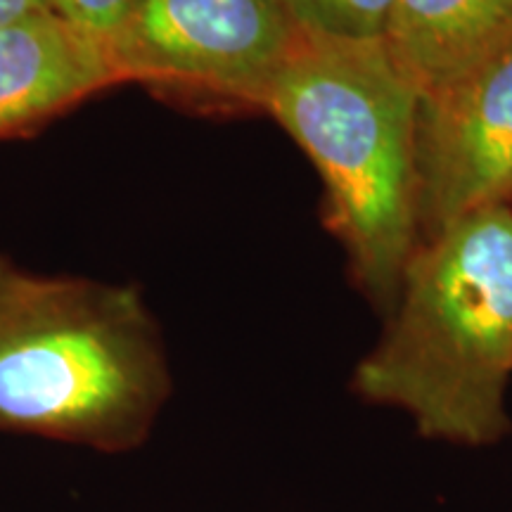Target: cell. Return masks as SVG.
<instances>
[{
	"label": "cell",
	"instance_id": "cell-8",
	"mask_svg": "<svg viewBox=\"0 0 512 512\" xmlns=\"http://www.w3.org/2000/svg\"><path fill=\"white\" fill-rule=\"evenodd\" d=\"M394 0H290L297 29L342 41L384 38Z\"/></svg>",
	"mask_w": 512,
	"mask_h": 512
},
{
	"label": "cell",
	"instance_id": "cell-9",
	"mask_svg": "<svg viewBox=\"0 0 512 512\" xmlns=\"http://www.w3.org/2000/svg\"><path fill=\"white\" fill-rule=\"evenodd\" d=\"M43 5L69 27L110 46L138 0H43Z\"/></svg>",
	"mask_w": 512,
	"mask_h": 512
},
{
	"label": "cell",
	"instance_id": "cell-5",
	"mask_svg": "<svg viewBox=\"0 0 512 512\" xmlns=\"http://www.w3.org/2000/svg\"><path fill=\"white\" fill-rule=\"evenodd\" d=\"M420 242L512 200V43L422 93L415 119ZM418 242V245H420Z\"/></svg>",
	"mask_w": 512,
	"mask_h": 512
},
{
	"label": "cell",
	"instance_id": "cell-3",
	"mask_svg": "<svg viewBox=\"0 0 512 512\" xmlns=\"http://www.w3.org/2000/svg\"><path fill=\"white\" fill-rule=\"evenodd\" d=\"M420 93L384 38L342 41L299 29L264 112L325 185V219L356 283L392 309L420 242L415 119Z\"/></svg>",
	"mask_w": 512,
	"mask_h": 512
},
{
	"label": "cell",
	"instance_id": "cell-2",
	"mask_svg": "<svg viewBox=\"0 0 512 512\" xmlns=\"http://www.w3.org/2000/svg\"><path fill=\"white\" fill-rule=\"evenodd\" d=\"M510 380L512 204H496L415 247L351 389L422 439L489 448L512 432Z\"/></svg>",
	"mask_w": 512,
	"mask_h": 512
},
{
	"label": "cell",
	"instance_id": "cell-6",
	"mask_svg": "<svg viewBox=\"0 0 512 512\" xmlns=\"http://www.w3.org/2000/svg\"><path fill=\"white\" fill-rule=\"evenodd\" d=\"M121 83L107 43L50 10L0 27V138L34 131Z\"/></svg>",
	"mask_w": 512,
	"mask_h": 512
},
{
	"label": "cell",
	"instance_id": "cell-10",
	"mask_svg": "<svg viewBox=\"0 0 512 512\" xmlns=\"http://www.w3.org/2000/svg\"><path fill=\"white\" fill-rule=\"evenodd\" d=\"M36 10H46L43 0H0V27Z\"/></svg>",
	"mask_w": 512,
	"mask_h": 512
},
{
	"label": "cell",
	"instance_id": "cell-7",
	"mask_svg": "<svg viewBox=\"0 0 512 512\" xmlns=\"http://www.w3.org/2000/svg\"><path fill=\"white\" fill-rule=\"evenodd\" d=\"M384 43L415 91L432 93L512 43V0H394Z\"/></svg>",
	"mask_w": 512,
	"mask_h": 512
},
{
	"label": "cell",
	"instance_id": "cell-1",
	"mask_svg": "<svg viewBox=\"0 0 512 512\" xmlns=\"http://www.w3.org/2000/svg\"><path fill=\"white\" fill-rule=\"evenodd\" d=\"M174 394L138 285L50 275L0 254V432L124 456Z\"/></svg>",
	"mask_w": 512,
	"mask_h": 512
},
{
	"label": "cell",
	"instance_id": "cell-4",
	"mask_svg": "<svg viewBox=\"0 0 512 512\" xmlns=\"http://www.w3.org/2000/svg\"><path fill=\"white\" fill-rule=\"evenodd\" d=\"M297 31L290 0H138L107 48L124 83L188 105L264 110Z\"/></svg>",
	"mask_w": 512,
	"mask_h": 512
}]
</instances>
